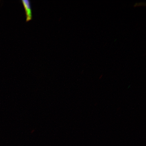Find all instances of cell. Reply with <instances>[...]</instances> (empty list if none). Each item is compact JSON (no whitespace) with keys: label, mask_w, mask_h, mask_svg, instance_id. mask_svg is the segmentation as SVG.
<instances>
[{"label":"cell","mask_w":146,"mask_h":146,"mask_svg":"<svg viewBox=\"0 0 146 146\" xmlns=\"http://www.w3.org/2000/svg\"><path fill=\"white\" fill-rule=\"evenodd\" d=\"M21 1L24 8L26 15V21L28 22L31 21L33 18L31 3L29 0H22Z\"/></svg>","instance_id":"1"}]
</instances>
